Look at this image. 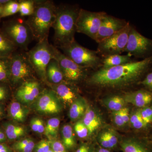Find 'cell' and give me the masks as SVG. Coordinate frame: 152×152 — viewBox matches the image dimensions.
<instances>
[{
  "label": "cell",
  "instance_id": "obj_18",
  "mask_svg": "<svg viewBox=\"0 0 152 152\" xmlns=\"http://www.w3.org/2000/svg\"><path fill=\"white\" fill-rule=\"evenodd\" d=\"M83 122L88 129L89 134L94 132L102 125L100 118L93 109L88 107L85 112Z\"/></svg>",
  "mask_w": 152,
  "mask_h": 152
},
{
  "label": "cell",
  "instance_id": "obj_6",
  "mask_svg": "<svg viewBox=\"0 0 152 152\" xmlns=\"http://www.w3.org/2000/svg\"><path fill=\"white\" fill-rule=\"evenodd\" d=\"M2 32L18 48L27 52L28 47L34 39L32 33L23 18H17L6 24Z\"/></svg>",
  "mask_w": 152,
  "mask_h": 152
},
{
  "label": "cell",
  "instance_id": "obj_28",
  "mask_svg": "<svg viewBox=\"0 0 152 152\" xmlns=\"http://www.w3.org/2000/svg\"><path fill=\"white\" fill-rule=\"evenodd\" d=\"M63 144L66 148L70 149L75 145L72 128L69 125L63 126L62 129Z\"/></svg>",
  "mask_w": 152,
  "mask_h": 152
},
{
  "label": "cell",
  "instance_id": "obj_43",
  "mask_svg": "<svg viewBox=\"0 0 152 152\" xmlns=\"http://www.w3.org/2000/svg\"><path fill=\"white\" fill-rule=\"evenodd\" d=\"M76 152H89V148L86 145H83L77 150Z\"/></svg>",
  "mask_w": 152,
  "mask_h": 152
},
{
  "label": "cell",
  "instance_id": "obj_23",
  "mask_svg": "<svg viewBox=\"0 0 152 152\" xmlns=\"http://www.w3.org/2000/svg\"><path fill=\"white\" fill-rule=\"evenodd\" d=\"M85 103L84 100L82 98L76 99L71 104L69 111V116L71 119H78L84 115L87 108Z\"/></svg>",
  "mask_w": 152,
  "mask_h": 152
},
{
  "label": "cell",
  "instance_id": "obj_45",
  "mask_svg": "<svg viewBox=\"0 0 152 152\" xmlns=\"http://www.w3.org/2000/svg\"><path fill=\"white\" fill-rule=\"evenodd\" d=\"M11 0H0V5L4 7Z\"/></svg>",
  "mask_w": 152,
  "mask_h": 152
},
{
  "label": "cell",
  "instance_id": "obj_48",
  "mask_svg": "<svg viewBox=\"0 0 152 152\" xmlns=\"http://www.w3.org/2000/svg\"><path fill=\"white\" fill-rule=\"evenodd\" d=\"M3 10V7L2 6L0 5V17L1 15V14L2 13Z\"/></svg>",
  "mask_w": 152,
  "mask_h": 152
},
{
  "label": "cell",
  "instance_id": "obj_41",
  "mask_svg": "<svg viewBox=\"0 0 152 152\" xmlns=\"http://www.w3.org/2000/svg\"><path fill=\"white\" fill-rule=\"evenodd\" d=\"M9 90L6 86L0 84V102L4 101L8 97Z\"/></svg>",
  "mask_w": 152,
  "mask_h": 152
},
{
  "label": "cell",
  "instance_id": "obj_40",
  "mask_svg": "<svg viewBox=\"0 0 152 152\" xmlns=\"http://www.w3.org/2000/svg\"><path fill=\"white\" fill-rule=\"evenodd\" d=\"M50 147L53 152H66L64 144L59 141L53 140L50 142Z\"/></svg>",
  "mask_w": 152,
  "mask_h": 152
},
{
  "label": "cell",
  "instance_id": "obj_33",
  "mask_svg": "<svg viewBox=\"0 0 152 152\" xmlns=\"http://www.w3.org/2000/svg\"><path fill=\"white\" fill-rule=\"evenodd\" d=\"M19 2L10 1L3 7L2 13L0 17V19L15 15L17 13L19 12Z\"/></svg>",
  "mask_w": 152,
  "mask_h": 152
},
{
  "label": "cell",
  "instance_id": "obj_8",
  "mask_svg": "<svg viewBox=\"0 0 152 152\" xmlns=\"http://www.w3.org/2000/svg\"><path fill=\"white\" fill-rule=\"evenodd\" d=\"M106 15L104 12H91L80 9L76 21V32L82 33L95 40Z\"/></svg>",
  "mask_w": 152,
  "mask_h": 152
},
{
  "label": "cell",
  "instance_id": "obj_10",
  "mask_svg": "<svg viewBox=\"0 0 152 152\" xmlns=\"http://www.w3.org/2000/svg\"><path fill=\"white\" fill-rule=\"evenodd\" d=\"M53 58L58 63L65 81L75 83L81 80L86 77V72L89 69L77 64L53 45Z\"/></svg>",
  "mask_w": 152,
  "mask_h": 152
},
{
  "label": "cell",
  "instance_id": "obj_17",
  "mask_svg": "<svg viewBox=\"0 0 152 152\" xmlns=\"http://www.w3.org/2000/svg\"><path fill=\"white\" fill-rule=\"evenodd\" d=\"M47 82L52 85H57L64 81V75L56 60L52 59L46 69Z\"/></svg>",
  "mask_w": 152,
  "mask_h": 152
},
{
  "label": "cell",
  "instance_id": "obj_31",
  "mask_svg": "<svg viewBox=\"0 0 152 152\" xmlns=\"http://www.w3.org/2000/svg\"><path fill=\"white\" fill-rule=\"evenodd\" d=\"M19 12L22 17H29L34 10L35 0H22L19 1Z\"/></svg>",
  "mask_w": 152,
  "mask_h": 152
},
{
  "label": "cell",
  "instance_id": "obj_29",
  "mask_svg": "<svg viewBox=\"0 0 152 152\" xmlns=\"http://www.w3.org/2000/svg\"><path fill=\"white\" fill-rule=\"evenodd\" d=\"M60 121L58 118H53L48 121L45 127V134L49 138L57 137L58 132Z\"/></svg>",
  "mask_w": 152,
  "mask_h": 152
},
{
  "label": "cell",
  "instance_id": "obj_47",
  "mask_svg": "<svg viewBox=\"0 0 152 152\" xmlns=\"http://www.w3.org/2000/svg\"><path fill=\"white\" fill-rule=\"evenodd\" d=\"M97 152H110V151L105 148L100 149Z\"/></svg>",
  "mask_w": 152,
  "mask_h": 152
},
{
  "label": "cell",
  "instance_id": "obj_22",
  "mask_svg": "<svg viewBox=\"0 0 152 152\" xmlns=\"http://www.w3.org/2000/svg\"><path fill=\"white\" fill-rule=\"evenodd\" d=\"M4 131L7 139L11 141L19 139L24 135L26 133V130L23 127L10 123L4 124Z\"/></svg>",
  "mask_w": 152,
  "mask_h": 152
},
{
  "label": "cell",
  "instance_id": "obj_1",
  "mask_svg": "<svg viewBox=\"0 0 152 152\" xmlns=\"http://www.w3.org/2000/svg\"><path fill=\"white\" fill-rule=\"evenodd\" d=\"M152 69V56L140 61L94 72L87 80L91 86L102 88H122L140 83Z\"/></svg>",
  "mask_w": 152,
  "mask_h": 152
},
{
  "label": "cell",
  "instance_id": "obj_24",
  "mask_svg": "<svg viewBox=\"0 0 152 152\" xmlns=\"http://www.w3.org/2000/svg\"><path fill=\"white\" fill-rule=\"evenodd\" d=\"M101 145L105 148H112L116 145L118 137L113 131L107 130L102 132L99 137Z\"/></svg>",
  "mask_w": 152,
  "mask_h": 152
},
{
  "label": "cell",
  "instance_id": "obj_39",
  "mask_svg": "<svg viewBox=\"0 0 152 152\" xmlns=\"http://www.w3.org/2000/svg\"><path fill=\"white\" fill-rule=\"evenodd\" d=\"M140 83L144 86L147 90L152 92V71L147 74Z\"/></svg>",
  "mask_w": 152,
  "mask_h": 152
},
{
  "label": "cell",
  "instance_id": "obj_26",
  "mask_svg": "<svg viewBox=\"0 0 152 152\" xmlns=\"http://www.w3.org/2000/svg\"><path fill=\"white\" fill-rule=\"evenodd\" d=\"M11 57L0 58V82H10Z\"/></svg>",
  "mask_w": 152,
  "mask_h": 152
},
{
  "label": "cell",
  "instance_id": "obj_5",
  "mask_svg": "<svg viewBox=\"0 0 152 152\" xmlns=\"http://www.w3.org/2000/svg\"><path fill=\"white\" fill-rule=\"evenodd\" d=\"M58 49H61L64 54L83 67L94 69L102 65V60L97 52L82 46L75 40Z\"/></svg>",
  "mask_w": 152,
  "mask_h": 152
},
{
  "label": "cell",
  "instance_id": "obj_37",
  "mask_svg": "<svg viewBox=\"0 0 152 152\" xmlns=\"http://www.w3.org/2000/svg\"><path fill=\"white\" fill-rule=\"evenodd\" d=\"M140 109L142 118L148 126L152 123V106H148Z\"/></svg>",
  "mask_w": 152,
  "mask_h": 152
},
{
  "label": "cell",
  "instance_id": "obj_14",
  "mask_svg": "<svg viewBox=\"0 0 152 152\" xmlns=\"http://www.w3.org/2000/svg\"><path fill=\"white\" fill-rule=\"evenodd\" d=\"M129 22L106 15L104 17L94 40L99 43L101 41L111 37L126 26Z\"/></svg>",
  "mask_w": 152,
  "mask_h": 152
},
{
  "label": "cell",
  "instance_id": "obj_7",
  "mask_svg": "<svg viewBox=\"0 0 152 152\" xmlns=\"http://www.w3.org/2000/svg\"><path fill=\"white\" fill-rule=\"evenodd\" d=\"M35 72L32 66L26 52L14 53L11 56L10 82L19 86L24 82L34 77Z\"/></svg>",
  "mask_w": 152,
  "mask_h": 152
},
{
  "label": "cell",
  "instance_id": "obj_21",
  "mask_svg": "<svg viewBox=\"0 0 152 152\" xmlns=\"http://www.w3.org/2000/svg\"><path fill=\"white\" fill-rule=\"evenodd\" d=\"M18 47L0 31V58L10 57Z\"/></svg>",
  "mask_w": 152,
  "mask_h": 152
},
{
  "label": "cell",
  "instance_id": "obj_4",
  "mask_svg": "<svg viewBox=\"0 0 152 152\" xmlns=\"http://www.w3.org/2000/svg\"><path fill=\"white\" fill-rule=\"evenodd\" d=\"M26 54L36 75L41 80L47 83L46 69L48 65L53 58V45L49 43L48 38L37 42Z\"/></svg>",
  "mask_w": 152,
  "mask_h": 152
},
{
  "label": "cell",
  "instance_id": "obj_2",
  "mask_svg": "<svg viewBox=\"0 0 152 152\" xmlns=\"http://www.w3.org/2000/svg\"><path fill=\"white\" fill-rule=\"evenodd\" d=\"M57 6L50 0H35L34 10L26 20L37 42L48 37L56 17Z\"/></svg>",
  "mask_w": 152,
  "mask_h": 152
},
{
  "label": "cell",
  "instance_id": "obj_9",
  "mask_svg": "<svg viewBox=\"0 0 152 152\" xmlns=\"http://www.w3.org/2000/svg\"><path fill=\"white\" fill-rule=\"evenodd\" d=\"M131 26L129 23L123 29L98 43L97 53L105 57L121 55L124 52Z\"/></svg>",
  "mask_w": 152,
  "mask_h": 152
},
{
  "label": "cell",
  "instance_id": "obj_44",
  "mask_svg": "<svg viewBox=\"0 0 152 152\" xmlns=\"http://www.w3.org/2000/svg\"><path fill=\"white\" fill-rule=\"evenodd\" d=\"M7 139V137L4 132L0 129V143H4V142H5Z\"/></svg>",
  "mask_w": 152,
  "mask_h": 152
},
{
  "label": "cell",
  "instance_id": "obj_13",
  "mask_svg": "<svg viewBox=\"0 0 152 152\" xmlns=\"http://www.w3.org/2000/svg\"><path fill=\"white\" fill-rule=\"evenodd\" d=\"M44 89L37 79L26 81L17 88L15 97L20 103L28 104L34 102Z\"/></svg>",
  "mask_w": 152,
  "mask_h": 152
},
{
  "label": "cell",
  "instance_id": "obj_16",
  "mask_svg": "<svg viewBox=\"0 0 152 152\" xmlns=\"http://www.w3.org/2000/svg\"><path fill=\"white\" fill-rule=\"evenodd\" d=\"M66 83L65 81H64L58 84H49V86L51 87V89L55 92L60 100L72 104L77 99V93L72 86Z\"/></svg>",
  "mask_w": 152,
  "mask_h": 152
},
{
  "label": "cell",
  "instance_id": "obj_15",
  "mask_svg": "<svg viewBox=\"0 0 152 152\" xmlns=\"http://www.w3.org/2000/svg\"><path fill=\"white\" fill-rule=\"evenodd\" d=\"M126 102L141 109L151 103L152 101V92L145 90H140L131 92L124 97Z\"/></svg>",
  "mask_w": 152,
  "mask_h": 152
},
{
  "label": "cell",
  "instance_id": "obj_3",
  "mask_svg": "<svg viewBox=\"0 0 152 152\" xmlns=\"http://www.w3.org/2000/svg\"><path fill=\"white\" fill-rule=\"evenodd\" d=\"M80 9L64 5L56 7V19L52 28L54 31V41L57 48L75 40L76 21Z\"/></svg>",
  "mask_w": 152,
  "mask_h": 152
},
{
  "label": "cell",
  "instance_id": "obj_19",
  "mask_svg": "<svg viewBox=\"0 0 152 152\" xmlns=\"http://www.w3.org/2000/svg\"><path fill=\"white\" fill-rule=\"evenodd\" d=\"M133 61L129 55H114L106 57L102 60V69H107L126 64Z\"/></svg>",
  "mask_w": 152,
  "mask_h": 152
},
{
  "label": "cell",
  "instance_id": "obj_38",
  "mask_svg": "<svg viewBox=\"0 0 152 152\" xmlns=\"http://www.w3.org/2000/svg\"><path fill=\"white\" fill-rule=\"evenodd\" d=\"M34 149L35 152H48L51 149L50 141L42 140L35 145Z\"/></svg>",
  "mask_w": 152,
  "mask_h": 152
},
{
  "label": "cell",
  "instance_id": "obj_35",
  "mask_svg": "<svg viewBox=\"0 0 152 152\" xmlns=\"http://www.w3.org/2000/svg\"><path fill=\"white\" fill-rule=\"evenodd\" d=\"M30 126L33 132L42 134L45 132V127L43 121L42 119L39 118H33L30 122Z\"/></svg>",
  "mask_w": 152,
  "mask_h": 152
},
{
  "label": "cell",
  "instance_id": "obj_32",
  "mask_svg": "<svg viewBox=\"0 0 152 152\" xmlns=\"http://www.w3.org/2000/svg\"><path fill=\"white\" fill-rule=\"evenodd\" d=\"M130 117L129 109L125 107L118 111L113 113L114 122L118 126H123L127 124L129 121Z\"/></svg>",
  "mask_w": 152,
  "mask_h": 152
},
{
  "label": "cell",
  "instance_id": "obj_12",
  "mask_svg": "<svg viewBox=\"0 0 152 152\" xmlns=\"http://www.w3.org/2000/svg\"><path fill=\"white\" fill-rule=\"evenodd\" d=\"M34 103L36 110L43 115H54L62 110L59 99L55 92L50 89H44Z\"/></svg>",
  "mask_w": 152,
  "mask_h": 152
},
{
  "label": "cell",
  "instance_id": "obj_36",
  "mask_svg": "<svg viewBox=\"0 0 152 152\" xmlns=\"http://www.w3.org/2000/svg\"><path fill=\"white\" fill-rule=\"evenodd\" d=\"M75 130L80 138H85L89 135L88 130L83 121L76 123L75 126Z\"/></svg>",
  "mask_w": 152,
  "mask_h": 152
},
{
  "label": "cell",
  "instance_id": "obj_27",
  "mask_svg": "<svg viewBox=\"0 0 152 152\" xmlns=\"http://www.w3.org/2000/svg\"><path fill=\"white\" fill-rule=\"evenodd\" d=\"M104 103L109 110L114 113L124 108L126 102L123 97L114 96L106 99L104 100Z\"/></svg>",
  "mask_w": 152,
  "mask_h": 152
},
{
  "label": "cell",
  "instance_id": "obj_20",
  "mask_svg": "<svg viewBox=\"0 0 152 152\" xmlns=\"http://www.w3.org/2000/svg\"><path fill=\"white\" fill-rule=\"evenodd\" d=\"M28 113V110L18 101H13L8 107L10 117L17 122H23Z\"/></svg>",
  "mask_w": 152,
  "mask_h": 152
},
{
  "label": "cell",
  "instance_id": "obj_11",
  "mask_svg": "<svg viewBox=\"0 0 152 152\" xmlns=\"http://www.w3.org/2000/svg\"><path fill=\"white\" fill-rule=\"evenodd\" d=\"M124 52L144 59L152 56V39L144 37L131 26Z\"/></svg>",
  "mask_w": 152,
  "mask_h": 152
},
{
  "label": "cell",
  "instance_id": "obj_46",
  "mask_svg": "<svg viewBox=\"0 0 152 152\" xmlns=\"http://www.w3.org/2000/svg\"><path fill=\"white\" fill-rule=\"evenodd\" d=\"M4 115V108L2 105L0 104V119L2 118Z\"/></svg>",
  "mask_w": 152,
  "mask_h": 152
},
{
  "label": "cell",
  "instance_id": "obj_49",
  "mask_svg": "<svg viewBox=\"0 0 152 152\" xmlns=\"http://www.w3.org/2000/svg\"><path fill=\"white\" fill-rule=\"evenodd\" d=\"M48 152H53V151L51 150V149L50 150V151Z\"/></svg>",
  "mask_w": 152,
  "mask_h": 152
},
{
  "label": "cell",
  "instance_id": "obj_25",
  "mask_svg": "<svg viewBox=\"0 0 152 152\" xmlns=\"http://www.w3.org/2000/svg\"><path fill=\"white\" fill-rule=\"evenodd\" d=\"M121 145L124 152H151L146 146L138 141H125Z\"/></svg>",
  "mask_w": 152,
  "mask_h": 152
},
{
  "label": "cell",
  "instance_id": "obj_42",
  "mask_svg": "<svg viewBox=\"0 0 152 152\" xmlns=\"http://www.w3.org/2000/svg\"><path fill=\"white\" fill-rule=\"evenodd\" d=\"M10 148L4 143H0V152H11Z\"/></svg>",
  "mask_w": 152,
  "mask_h": 152
},
{
  "label": "cell",
  "instance_id": "obj_30",
  "mask_svg": "<svg viewBox=\"0 0 152 152\" xmlns=\"http://www.w3.org/2000/svg\"><path fill=\"white\" fill-rule=\"evenodd\" d=\"M35 144L30 138H25L16 142L14 144L13 148L18 152H32L34 149Z\"/></svg>",
  "mask_w": 152,
  "mask_h": 152
},
{
  "label": "cell",
  "instance_id": "obj_34",
  "mask_svg": "<svg viewBox=\"0 0 152 152\" xmlns=\"http://www.w3.org/2000/svg\"><path fill=\"white\" fill-rule=\"evenodd\" d=\"M129 122L132 126L137 129H141L146 127L141 115L140 109L137 110L130 117Z\"/></svg>",
  "mask_w": 152,
  "mask_h": 152
}]
</instances>
